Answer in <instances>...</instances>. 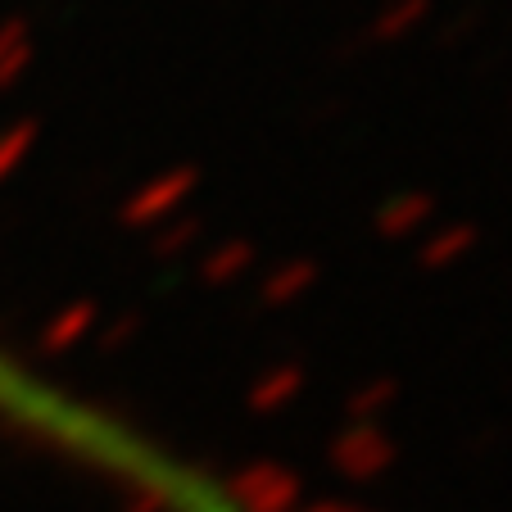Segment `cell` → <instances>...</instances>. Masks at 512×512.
Instances as JSON below:
<instances>
[{
	"label": "cell",
	"instance_id": "277c9868",
	"mask_svg": "<svg viewBox=\"0 0 512 512\" xmlns=\"http://www.w3.org/2000/svg\"><path fill=\"white\" fill-rule=\"evenodd\" d=\"M300 395H304V368L300 363H277V368H268L250 386V413H259V417L286 413Z\"/></svg>",
	"mask_w": 512,
	"mask_h": 512
},
{
	"label": "cell",
	"instance_id": "4fadbf2b",
	"mask_svg": "<svg viewBox=\"0 0 512 512\" xmlns=\"http://www.w3.org/2000/svg\"><path fill=\"white\" fill-rule=\"evenodd\" d=\"M78 327H82V313H73V318H68V322H64V327H59V331H55V340H50V345H68V340L78 336Z\"/></svg>",
	"mask_w": 512,
	"mask_h": 512
},
{
	"label": "cell",
	"instance_id": "52a82bcc",
	"mask_svg": "<svg viewBox=\"0 0 512 512\" xmlns=\"http://www.w3.org/2000/svg\"><path fill=\"white\" fill-rule=\"evenodd\" d=\"M250 263H254L250 241H223L200 259V281L204 286H232V281H241L250 272Z\"/></svg>",
	"mask_w": 512,
	"mask_h": 512
},
{
	"label": "cell",
	"instance_id": "30bf717a",
	"mask_svg": "<svg viewBox=\"0 0 512 512\" xmlns=\"http://www.w3.org/2000/svg\"><path fill=\"white\" fill-rule=\"evenodd\" d=\"M399 404V386L395 381H368V386H358L354 395H349V417L354 422H377L381 413H390V408Z\"/></svg>",
	"mask_w": 512,
	"mask_h": 512
},
{
	"label": "cell",
	"instance_id": "3957f363",
	"mask_svg": "<svg viewBox=\"0 0 512 512\" xmlns=\"http://www.w3.org/2000/svg\"><path fill=\"white\" fill-rule=\"evenodd\" d=\"M195 186H200V173H195V168H173V173L155 177V182L141 186V195L127 204V223H164Z\"/></svg>",
	"mask_w": 512,
	"mask_h": 512
},
{
	"label": "cell",
	"instance_id": "6da1fadb",
	"mask_svg": "<svg viewBox=\"0 0 512 512\" xmlns=\"http://www.w3.org/2000/svg\"><path fill=\"white\" fill-rule=\"evenodd\" d=\"M232 499L241 512H300L304 481L281 463H250L232 476Z\"/></svg>",
	"mask_w": 512,
	"mask_h": 512
},
{
	"label": "cell",
	"instance_id": "7a4b0ae2",
	"mask_svg": "<svg viewBox=\"0 0 512 512\" xmlns=\"http://www.w3.org/2000/svg\"><path fill=\"white\" fill-rule=\"evenodd\" d=\"M327 458L345 481H377L395 467V440L377 422H354L331 440Z\"/></svg>",
	"mask_w": 512,
	"mask_h": 512
},
{
	"label": "cell",
	"instance_id": "7c38bea8",
	"mask_svg": "<svg viewBox=\"0 0 512 512\" xmlns=\"http://www.w3.org/2000/svg\"><path fill=\"white\" fill-rule=\"evenodd\" d=\"M159 508H164V494L159 490H141L132 499V512H159Z\"/></svg>",
	"mask_w": 512,
	"mask_h": 512
},
{
	"label": "cell",
	"instance_id": "5bb4252c",
	"mask_svg": "<svg viewBox=\"0 0 512 512\" xmlns=\"http://www.w3.org/2000/svg\"><path fill=\"white\" fill-rule=\"evenodd\" d=\"M300 512H358V508H349V503H309V508H300Z\"/></svg>",
	"mask_w": 512,
	"mask_h": 512
},
{
	"label": "cell",
	"instance_id": "8fae6325",
	"mask_svg": "<svg viewBox=\"0 0 512 512\" xmlns=\"http://www.w3.org/2000/svg\"><path fill=\"white\" fill-rule=\"evenodd\" d=\"M200 241V218H182V223H173L164 236L155 241L159 254H168V259H177L182 250H191V245Z\"/></svg>",
	"mask_w": 512,
	"mask_h": 512
},
{
	"label": "cell",
	"instance_id": "5b68a950",
	"mask_svg": "<svg viewBox=\"0 0 512 512\" xmlns=\"http://www.w3.org/2000/svg\"><path fill=\"white\" fill-rule=\"evenodd\" d=\"M431 213H435L431 195L404 191V195H395V200L381 204L372 227H377V236H386V241H408L413 232H422V227L431 223Z\"/></svg>",
	"mask_w": 512,
	"mask_h": 512
},
{
	"label": "cell",
	"instance_id": "ba28073f",
	"mask_svg": "<svg viewBox=\"0 0 512 512\" xmlns=\"http://www.w3.org/2000/svg\"><path fill=\"white\" fill-rule=\"evenodd\" d=\"M476 241H481V236H476L472 223H445L422 245V263L426 268H454V263H463L467 254L476 250Z\"/></svg>",
	"mask_w": 512,
	"mask_h": 512
},
{
	"label": "cell",
	"instance_id": "9c48e42d",
	"mask_svg": "<svg viewBox=\"0 0 512 512\" xmlns=\"http://www.w3.org/2000/svg\"><path fill=\"white\" fill-rule=\"evenodd\" d=\"M426 10H431V0H390L386 10L372 19L368 37L381 41V46H390V41H404L408 32H413L417 23L426 19Z\"/></svg>",
	"mask_w": 512,
	"mask_h": 512
},
{
	"label": "cell",
	"instance_id": "8992f818",
	"mask_svg": "<svg viewBox=\"0 0 512 512\" xmlns=\"http://www.w3.org/2000/svg\"><path fill=\"white\" fill-rule=\"evenodd\" d=\"M313 281H318V263L313 259H286L268 272V281H263L259 295H263L268 309H286V304H295V300L309 295Z\"/></svg>",
	"mask_w": 512,
	"mask_h": 512
}]
</instances>
